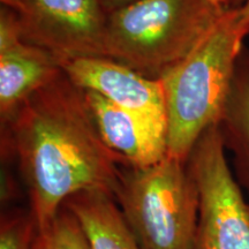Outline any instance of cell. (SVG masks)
<instances>
[{"mask_svg":"<svg viewBox=\"0 0 249 249\" xmlns=\"http://www.w3.org/2000/svg\"><path fill=\"white\" fill-rule=\"evenodd\" d=\"M1 154L18 161L38 231L77 193L114 196L126 166L99 135L85 90L64 70L1 124Z\"/></svg>","mask_w":249,"mask_h":249,"instance_id":"1","label":"cell"},{"mask_svg":"<svg viewBox=\"0 0 249 249\" xmlns=\"http://www.w3.org/2000/svg\"><path fill=\"white\" fill-rule=\"evenodd\" d=\"M248 35L249 18L242 8H227L204 38L160 77L167 156L186 163L202 134L219 124Z\"/></svg>","mask_w":249,"mask_h":249,"instance_id":"2","label":"cell"},{"mask_svg":"<svg viewBox=\"0 0 249 249\" xmlns=\"http://www.w3.org/2000/svg\"><path fill=\"white\" fill-rule=\"evenodd\" d=\"M226 9L225 0H134L107 13L104 54L160 80L204 38Z\"/></svg>","mask_w":249,"mask_h":249,"instance_id":"3","label":"cell"},{"mask_svg":"<svg viewBox=\"0 0 249 249\" xmlns=\"http://www.w3.org/2000/svg\"><path fill=\"white\" fill-rule=\"evenodd\" d=\"M114 198L143 249H193L198 193L185 161L124 166Z\"/></svg>","mask_w":249,"mask_h":249,"instance_id":"4","label":"cell"},{"mask_svg":"<svg viewBox=\"0 0 249 249\" xmlns=\"http://www.w3.org/2000/svg\"><path fill=\"white\" fill-rule=\"evenodd\" d=\"M218 124L200 136L187 158L198 193L193 249H249V203L226 160Z\"/></svg>","mask_w":249,"mask_h":249,"instance_id":"5","label":"cell"},{"mask_svg":"<svg viewBox=\"0 0 249 249\" xmlns=\"http://www.w3.org/2000/svg\"><path fill=\"white\" fill-rule=\"evenodd\" d=\"M28 42L53 53L61 64L105 57L107 11L101 0H0Z\"/></svg>","mask_w":249,"mask_h":249,"instance_id":"6","label":"cell"},{"mask_svg":"<svg viewBox=\"0 0 249 249\" xmlns=\"http://www.w3.org/2000/svg\"><path fill=\"white\" fill-rule=\"evenodd\" d=\"M62 70L81 89L99 92L156 133L167 136L166 107L160 80L107 57L71 59L62 64Z\"/></svg>","mask_w":249,"mask_h":249,"instance_id":"7","label":"cell"},{"mask_svg":"<svg viewBox=\"0 0 249 249\" xmlns=\"http://www.w3.org/2000/svg\"><path fill=\"white\" fill-rule=\"evenodd\" d=\"M62 64L53 53L28 42L14 15L0 9V123L5 124L37 90L55 79Z\"/></svg>","mask_w":249,"mask_h":249,"instance_id":"8","label":"cell"},{"mask_svg":"<svg viewBox=\"0 0 249 249\" xmlns=\"http://www.w3.org/2000/svg\"><path fill=\"white\" fill-rule=\"evenodd\" d=\"M85 96L103 141L119 156L126 166H150L166 157L165 136L156 133L99 92L85 90Z\"/></svg>","mask_w":249,"mask_h":249,"instance_id":"9","label":"cell"},{"mask_svg":"<svg viewBox=\"0 0 249 249\" xmlns=\"http://www.w3.org/2000/svg\"><path fill=\"white\" fill-rule=\"evenodd\" d=\"M64 207L79 220L91 249H143L110 193H77Z\"/></svg>","mask_w":249,"mask_h":249,"instance_id":"10","label":"cell"},{"mask_svg":"<svg viewBox=\"0 0 249 249\" xmlns=\"http://www.w3.org/2000/svg\"><path fill=\"white\" fill-rule=\"evenodd\" d=\"M218 127L225 149L233 155L235 178L249 195V50H242L236 61Z\"/></svg>","mask_w":249,"mask_h":249,"instance_id":"11","label":"cell"},{"mask_svg":"<svg viewBox=\"0 0 249 249\" xmlns=\"http://www.w3.org/2000/svg\"><path fill=\"white\" fill-rule=\"evenodd\" d=\"M35 249H91L79 220L62 207L49 225L38 231Z\"/></svg>","mask_w":249,"mask_h":249,"instance_id":"12","label":"cell"},{"mask_svg":"<svg viewBox=\"0 0 249 249\" xmlns=\"http://www.w3.org/2000/svg\"><path fill=\"white\" fill-rule=\"evenodd\" d=\"M38 226L30 213L5 214L0 225V249H35Z\"/></svg>","mask_w":249,"mask_h":249,"instance_id":"13","label":"cell"},{"mask_svg":"<svg viewBox=\"0 0 249 249\" xmlns=\"http://www.w3.org/2000/svg\"><path fill=\"white\" fill-rule=\"evenodd\" d=\"M103 6H104L107 13L108 12L114 11V9L123 7V6L129 4V2L134 1V0H101Z\"/></svg>","mask_w":249,"mask_h":249,"instance_id":"14","label":"cell"},{"mask_svg":"<svg viewBox=\"0 0 249 249\" xmlns=\"http://www.w3.org/2000/svg\"><path fill=\"white\" fill-rule=\"evenodd\" d=\"M245 0H225L227 8H238L244 5Z\"/></svg>","mask_w":249,"mask_h":249,"instance_id":"15","label":"cell"},{"mask_svg":"<svg viewBox=\"0 0 249 249\" xmlns=\"http://www.w3.org/2000/svg\"><path fill=\"white\" fill-rule=\"evenodd\" d=\"M241 8L242 11H244V13L249 18V0H245L244 5L241 6Z\"/></svg>","mask_w":249,"mask_h":249,"instance_id":"16","label":"cell"}]
</instances>
